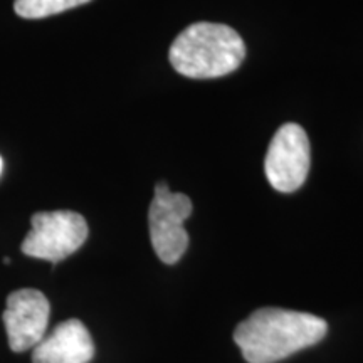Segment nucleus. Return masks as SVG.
<instances>
[{
    "label": "nucleus",
    "mask_w": 363,
    "mask_h": 363,
    "mask_svg": "<svg viewBox=\"0 0 363 363\" xmlns=\"http://www.w3.org/2000/svg\"><path fill=\"white\" fill-rule=\"evenodd\" d=\"M328 325L310 313L261 308L234 331V342L249 363H276L321 342Z\"/></svg>",
    "instance_id": "obj_1"
},
{
    "label": "nucleus",
    "mask_w": 363,
    "mask_h": 363,
    "mask_svg": "<svg viewBox=\"0 0 363 363\" xmlns=\"http://www.w3.org/2000/svg\"><path fill=\"white\" fill-rule=\"evenodd\" d=\"M246 44L238 30L225 24L195 22L170 45V65L192 79H214L230 74L242 65Z\"/></svg>",
    "instance_id": "obj_2"
},
{
    "label": "nucleus",
    "mask_w": 363,
    "mask_h": 363,
    "mask_svg": "<svg viewBox=\"0 0 363 363\" xmlns=\"http://www.w3.org/2000/svg\"><path fill=\"white\" fill-rule=\"evenodd\" d=\"M30 224L33 229L22 242V252L54 264L74 254L88 239V224L78 212H38Z\"/></svg>",
    "instance_id": "obj_3"
},
{
    "label": "nucleus",
    "mask_w": 363,
    "mask_h": 363,
    "mask_svg": "<svg viewBox=\"0 0 363 363\" xmlns=\"http://www.w3.org/2000/svg\"><path fill=\"white\" fill-rule=\"evenodd\" d=\"M192 201L187 195L172 192L165 182L157 184L148 211V227L152 246L165 264L179 262L187 251L189 234L184 222L192 216Z\"/></svg>",
    "instance_id": "obj_4"
},
{
    "label": "nucleus",
    "mask_w": 363,
    "mask_h": 363,
    "mask_svg": "<svg viewBox=\"0 0 363 363\" xmlns=\"http://www.w3.org/2000/svg\"><path fill=\"white\" fill-rule=\"evenodd\" d=\"M311 165V148L306 131L286 123L272 136L264 160V174L271 187L291 194L305 184Z\"/></svg>",
    "instance_id": "obj_5"
},
{
    "label": "nucleus",
    "mask_w": 363,
    "mask_h": 363,
    "mask_svg": "<svg viewBox=\"0 0 363 363\" xmlns=\"http://www.w3.org/2000/svg\"><path fill=\"white\" fill-rule=\"evenodd\" d=\"M49 313L48 298L38 289H19L9 294L4 325L12 352L30 350L44 338Z\"/></svg>",
    "instance_id": "obj_6"
},
{
    "label": "nucleus",
    "mask_w": 363,
    "mask_h": 363,
    "mask_svg": "<svg viewBox=\"0 0 363 363\" xmlns=\"http://www.w3.org/2000/svg\"><path fill=\"white\" fill-rule=\"evenodd\" d=\"M94 343L79 320L62 321L34 347L33 363H89Z\"/></svg>",
    "instance_id": "obj_7"
},
{
    "label": "nucleus",
    "mask_w": 363,
    "mask_h": 363,
    "mask_svg": "<svg viewBox=\"0 0 363 363\" xmlns=\"http://www.w3.org/2000/svg\"><path fill=\"white\" fill-rule=\"evenodd\" d=\"M88 2L91 0H16L13 9L17 16L24 19H44Z\"/></svg>",
    "instance_id": "obj_8"
},
{
    "label": "nucleus",
    "mask_w": 363,
    "mask_h": 363,
    "mask_svg": "<svg viewBox=\"0 0 363 363\" xmlns=\"http://www.w3.org/2000/svg\"><path fill=\"white\" fill-rule=\"evenodd\" d=\"M2 167H4V162H2V157H0V174H2Z\"/></svg>",
    "instance_id": "obj_9"
}]
</instances>
